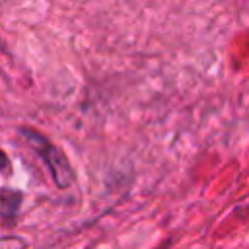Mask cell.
Masks as SVG:
<instances>
[{"label":"cell","instance_id":"3957f363","mask_svg":"<svg viewBox=\"0 0 249 249\" xmlns=\"http://www.w3.org/2000/svg\"><path fill=\"white\" fill-rule=\"evenodd\" d=\"M2 2H4V0H0V4H2Z\"/></svg>","mask_w":249,"mask_h":249},{"label":"cell","instance_id":"6da1fadb","mask_svg":"<svg viewBox=\"0 0 249 249\" xmlns=\"http://www.w3.org/2000/svg\"><path fill=\"white\" fill-rule=\"evenodd\" d=\"M19 134L23 136L25 144L43 160V163L51 171L54 185L58 189H68L74 183V171H72V165L66 160L64 152L56 144H53L47 136H43L41 132H37L33 128H21Z\"/></svg>","mask_w":249,"mask_h":249},{"label":"cell","instance_id":"7a4b0ae2","mask_svg":"<svg viewBox=\"0 0 249 249\" xmlns=\"http://www.w3.org/2000/svg\"><path fill=\"white\" fill-rule=\"evenodd\" d=\"M19 204H21V195H19V193L0 189V214H2L4 218L16 216Z\"/></svg>","mask_w":249,"mask_h":249}]
</instances>
